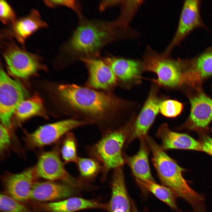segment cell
Here are the masks:
<instances>
[{"mask_svg":"<svg viewBox=\"0 0 212 212\" xmlns=\"http://www.w3.org/2000/svg\"><path fill=\"white\" fill-rule=\"evenodd\" d=\"M59 100L70 118L95 125L101 134L115 130L119 117L127 103L113 93L94 90L73 83L59 85Z\"/></svg>","mask_w":212,"mask_h":212,"instance_id":"obj_1","label":"cell"},{"mask_svg":"<svg viewBox=\"0 0 212 212\" xmlns=\"http://www.w3.org/2000/svg\"><path fill=\"white\" fill-rule=\"evenodd\" d=\"M128 28L117 19L113 21L84 18L61 47L59 58L68 65L84 58H98L106 45L127 36Z\"/></svg>","mask_w":212,"mask_h":212,"instance_id":"obj_2","label":"cell"},{"mask_svg":"<svg viewBox=\"0 0 212 212\" xmlns=\"http://www.w3.org/2000/svg\"><path fill=\"white\" fill-rule=\"evenodd\" d=\"M145 138L152 153V161L161 182L177 195L186 201L194 211L204 204L205 196L191 188L183 175L185 170L165 152L150 137Z\"/></svg>","mask_w":212,"mask_h":212,"instance_id":"obj_3","label":"cell"},{"mask_svg":"<svg viewBox=\"0 0 212 212\" xmlns=\"http://www.w3.org/2000/svg\"><path fill=\"white\" fill-rule=\"evenodd\" d=\"M143 70L156 74L153 81L158 86L168 88L178 87L190 83L188 59H175L169 55L158 53L148 46L143 57Z\"/></svg>","mask_w":212,"mask_h":212,"instance_id":"obj_4","label":"cell"},{"mask_svg":"<svg viewBox=\"0 0 212 212\" xmlns=\"http://www.w3.org/2000/svg\"><path fill=\"white\" fill-rule=\"evenodd\" d=\"M132 123L129 122L124 126L102 134L97 141L86 147L87 154L98 160L102 165V180L106 179L111 170L122 167L125 163L122 150Z\"/></svg>","mask_w":212,"mask_h":212,"instance_id":"obj_5","label":"cell"},{"mask_svg":"<svg viewBox=\"0 0 212 212\" xmlns=\"http://www.w3.org/2000/svg\"><path fill=\"white\" fill-rule=\"evenodd\" d=\"M1 52L11 74L26 78L38 71L46 69L41 57L19 47L13 39L1 41Z\"/></svg>","mask_w":212,"mask_h":212,"instance_id":"obj_6","label":"cell"},{"mask_svg":"<svg viewBox=\"0 0 212 212\" xmlns=\"http://www.w3.org/2000/svg\"><path fill=\"white\" fill-rule=\"evenodd\" d=\"M91 124L87 121L70 118L44 125L32 132H25L24 140L29 148H40L55 143L72 130Z\"/></svg>","mask_w":212,"mask_h":212,"instance_id":"obj_7","label":"cell"},{"mask_svg":"<svg viewBox=\"0 0 212 212\" xmlns=\"http://www.w3.org/2000/svg\"><path fill=\"white\" fill-rule=\"evenodd\" d=\"M28 93L18 80L10 77L1 68L0 118L2 124L9 129L13 115L19 104L26 99Z\"/></svg>","mask_w":212,"mask_h":212,"instance_id":"obj_8","label":"cell"},{"mask_svg":"<svg viewBox=\"0 0 212 212\" xmlns=\"http://www.w3.org/2000/svg\"><path fill=\"white\" fill-rule=\"evenodd\" d=\"M64 163L57 149L44 152L40 155L34 167L36 176L38 178L61 182L73 187L80 186L81 180L69 173L65 168Z\"/></svg>","mask_w":212,"mask_h":212,"instance_id":"obj_9","label":"cell"},{"mask_svg":"<svg viewBox=\"0 0 212 212\" xmlns=\"http://www.w3.org/2000/svg\"><path fill=\"white\" fill-rule=\"evenodd\" d=\"M201 3L199 0H187L183 2L176 32L164 53L170 55L174 47L195 29L207 28L201 16Z\"/></svg>","mask_w":212,"mask_h":212,"instance_id":"obj_10","label":"cell"},{"mask_svg":"<svg viewBox=\"0 0 212 212\" xmlns=\"http://www.w3.org/2000/svg\"><path fill=\"white\" fill-rule=\"evenodd\" d=\"M100 57L80 60L85 64L88 73V78L83 85L94 90L113 93L114 90L118 85L117 78Z\"/></svg>","mask_w":212,"mask_h":212,"instance_id":"obj_11","label":"cell"},{"mask_svg":"<svg viewBox=\"0 0 212 212\" xmlns=\"http://www.w3.org/2000/svg\"><path fill=\"white\" fill-rule=\"evenodd\" d=\"M34 167L20 173H6L1 177L4 193L24 204L31 200L33 187L37 181Z\"/></svg>","mask_w":212,"mask_h":212,"instance_id":"obj_12","label":"cell"},{"mask_svg":"<svg viewBox=\"0 0 212 212\" xmlns=\"http://www.w3.org/2000/svg\"><path fill=\"white\" fill-rule=\"evenodd\" d=\"M48 26L42 20L39 11L32 10L26 16L17 18L11 25L1 31L0 39L1 41L9 39H15L25 49L26 40L36 31Z\"/></svg>","mask_w":212,"mask_h":212,"instance_id":"obj_13","label":"cell"},{"mask_svg":"<svg viewBox=\"0 0 212 212\" xmlns=\"http://www.w3.org/2000/svg\"><path fill=\"white\" fill-rule=\"evenodd\" d=\"M162 100L158 95L157 86L151 88L143 106L130 130L127 141L144 138L159 112Z\"/></svg>","mask_w":212,"mask_h":212,"instance_id":"obj_14","label":"cell"},{"mask_svg":"<svg viewBox=\"0 0 212 212\" xmlns=\"http://www.w3.org/2000/svg\"><path fill=\"white\" fill-rule=\"evenodd\" d=\"M27 205L40 212H74L90 208L108 209L107 204L78 197H70L52 202L31 200Z\"/></svg>","mask_w":212,"mask_h":212,"instance_id":"obj_15","label":"cell"},{"mask_svg":"<svg viewBox=\"0 0 212 212\" xmlns=\"http://www.w3.org/2000/svg\"><path fill=\"white\" fill-rule=\"evenodd\" d=\"M100 58L109 66L115 75L118 85L127 86L139 83L143 70L142 62L136 60L114 56Z\"/></svg>","mask_w":212,"mask_h":212,"instance_id":"obj_16","label":"cell"},{"mask_svg":"<svg viewBox=\"0 0 212 212\" xmlns=\"http://www.w3.org/2000/svg\"><path fill=\"white\" fill-rule=\"evenodd\" d=\"M190 100V114L183 127L195 130L206 129L212 121V99L200 92Z\"/></svg>","mask_w":212,"mask_h":212,"instance_id":"obj_17","label":"cell"},{"mask_svg":"<svg viewBox=\"0 0 212 212\" xmlns=\"http://www.w3.org/2000/svg\"><path fill=\"white\" fill-rule=\"evenodd\" d=\"M74 187L59 181H37L32 189L31 200L52 202L70 197L74 193Z\"/></svg>","mask_w":212,"mask_h":212,"instance_id":"obj_18","label":"cell"},{"mask_svg":"<svg viewBox=\"0 0 212 212\" xmlns=\"http://www.w3.org/2000/svg\"><path fill=\"white\" fill-rule=\"evenodd\" d=\"M161 140V147L164 150L170 149H186L202 151L201 144L189 135L171 130L164 123L159 128L156 134Z\"/></svg>","mask_w":212,"mask_h":212,"instance_id":"obj_19","label":"cell"},{"mask_svg":"<svg viewBox=\"0 0 212 212\" xmlns=\"http://www.w3.org/2000/svg\"><path fill=\"white\" fill-rule=\"evenodd\" d=\"M111 188V196L108 204L109 211L131 212V204L126 189L122 167L114 170Z\"/></svg>","mask_w":212,"mask_h":212,"instance_id":"obj_20","label":"cell"},{"mask_svg":"<svg viewBox=\"0 0 212 212\" xmlns=\"http://www.w3.org/2000/svg\"><path fill=\"white\" fill-rule=\"evenodd\" d=\"M144 138H141L140 149L135 155L129 156L123 154L125 162L130 167L136 178L154 181L152 175L148 160V150Z\"/></svg>","mask_w":212,"mask_h":212,"instance_id":"obj_21","label":"cell"},{"mask_svg":"<svg viewBox=\"0 0 212 212\" xmlns=\"http://www.w3.org/2000/svg\"><path fill=\"white\" fill-rule=\"evenodd\" d=\"M188 69L197 82L212 75V46L188 60Z\"/></svg>","mask_w":212,"mask_h":212,"instance_id":"obj_22","label":"cell"},{"mask_svg":"<svg viewBox=\"0 0 212 212\" xmlns=\"http://www.w3.org/2000/svg\"><path fill=\"white\" fill-rule=\"evenodd\" d=\"M136 182L153 193L177 212H182L176 204L178 197L176 194L168 187L156 183L154 181L142 180L136 178Z\"/></svg>","mask_w":212,"mask_h":212,"instance_id":"obj_23","label":"cell"},{"mask_svg":"<svg viewBox=\"0 0 212 212\" xmlns=\"http://www.w3.org/2000/svg\"><path fill=\"white\" fill-rule=\"evenodd\" d=\"M44 108L42 100L37 94L23 100L16 109L14 114L18 120L24 121L33 116L43 115Z\"/></svg>","mask_w":212,"mask_h":212,"instance_id":"obj_24","label":"cell"},{"mask_svg":"<svg viewBox=\"0 0 212 212\" xmlns=\"http://www.w3.org/2000/svg\"><path fill=\"white\" fill-rule=\"evenodd\" d=\"M75 163L81 180H92L102 171V167L101 163L92 157H79Z\"/></svg>","mask_w":212,"mask_h":212,"instance_id":"obj_25","label":"cell"},{"mask_svg":"<svg viewBox=\"0 0 212 212\" xmlns=\"http://www.w3.org/2000/svg\"><path fill=\"white\" fill-rule=\"evenodd\" d=\"M63 140L60 153L64 162L76 163L77 155V142L75 135L71 132L66 134Z\"/></svg>","mask_w":212,"mask_h":212,"instance_id":"obj_26","label":"cell"},{"mask_svg":"<svg viewBox=\"0 0 212 212\" xmlns=\"http://www.w3.org/2000/svg\"><path fill=\"white\" fill-rule=\"evenodd\" d=\"M0 210L2 212H40L3 193L0 195Z\"/></svg>","mask_w":212,"mask_h":212,"instance_id":"obj_27","label":"cell"},{"mask_svg":"<svg viewBox=\"0 0 212 212\" xmlns=\"http://www.w3.org/2000/svg\"><path fill=\"white\" fill-rule=\"evenodd\" d=\"M183 105L176 100L167 99L161 102L159 107V111L164 116L173 118L179 115L183 109Z\"/></svg>","mask_w":212,"mask_h":212,"instance_id":"obj_28","label":"cell"},{"mask_svg":"<svg viewBox=\"0 0 212 212\" xmlns=\"http://www.w3.org/2000/svg\"><path fill=\"white\" fill-rule=\"evenodd\" d=\"M14 10L6 1H0V19L2 23L8 26L17 19Z\"/></svg>","mask_w":212,"mask_h":212,"instance_id":"obj_29","label":"cell"},{"mask_svg":"<svg viewBox=\"0 0 212 212\" xmlns=\"http://www.w3.org/2000/svg\"><path fill=\"white\" fill-rule=\"evenodd\" d=\"M45 4L47 6L54 7L59 6H65L74 11L80 19L83 18L82 15L80 5L77 1L75 0H44Z\"/></svg>","mask_w":212,"mask_h":212,"instance_id":"obj_30","label":"cell"},{"mask_svg":"<svg viewBox=\"0 0 212 212\" xmlns=\"http://www.w3.org/2000/svg\"><path fill=\"white\" fill-rule=\"evenodd\" d=\"M9 129L2 124L0 127V151L1 153L5 151L11 143V136Z\"/></svg>","mask_w":212,"mask_h":212,"instance_id":"obj_31","label":"cell"},{"mask_svg":"<svg viewBox=\"0 0 212 212\" xmlns=\"http://www.w3.org/2000/svg\"><path fill=\"white\" fill-rule=\"evenodd\" d=\"M200 142L202 151L212 156V138L207 135H204Z\"/></svg>","mask_w":212,"mask_h":212,"instance_id":"obj_32","label":"cell"},{"mask_svg":"<svg viewBox=\"0 0 212 212\" xmlns=\"http://www.w3.org/2000/svg\"><path fill=\"white\" fill-rule=\"evenodd\" d=\"M131 210L132 212H140L137 209L134 202L131 201Z\"/></svg>","mask_w":212,"mask_h":212,"instance_id":"obj_33","label":"cell"}]
</instances>
